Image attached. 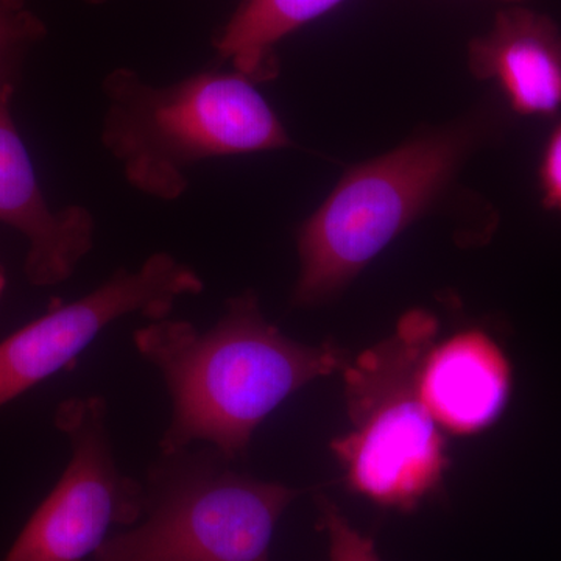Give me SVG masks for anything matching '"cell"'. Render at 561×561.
<instances>
[{
    "instance_id": "obj_1",
    "label": "cell",
    "mask_w": 561,
    "mask_h": 561,
    "mask_svg": "<svg viewBox=\"0 0 561 561\" xmlns=\"http://www.w3.org/2000/svg\"><path fill=\"white\" fill-rule=\"evenodd\" d=\"M133 342L161 373L171 397L161 454L202 442L234 463L247 456L262 421L287 398L348 362L337 343L306 345L284 335L265 319L253 290L225 302L209 330L165 317L139 328Z\"/></svg>"
},
{
    "instance_id": "obj_2",
    "label": "cell",
    "mask_w": 561,
    "mask_h": 561,
    "mask_svg": "<svg viewBox=\"0 0 561 561\" xmlns=\"http://www.w3.org/2000/svg\"><path fill=\"white\" fill-rule=\"evenodd\" d=\"M102 142L136 190L176 201L197 162L283 150L289 133L254 81L238 72L195 73L154 87L121 68L103 81Z\"/></svg>"
},
{
    "instance_id": "obj_3",
    "label": "cell",
    "mask_w": 561,
    "mask_h": 561,
    "mask_svg": "<svg viewBox=\"0 0 561 561\" xmlns=\"http://www.w3.org/2000/svg\"><path fill=\"white\" fill-rule=\"evenodd\" d=\"M438 328L431 312L413 309L342 370L351 431L331 451L348 490L387 511L412 513L437 497L451 463L419 382Z\"/></svg>"
},
{
    "instance_id": "obj_4",
    "label": "cell",
    "mask_w": 561,
    "mask_h": 561,
    "mask_svg": "<svg viewBox=\"0 0 561 561\" xmlns=\"http://www.w3.org/2000/svg\"><path fill=\"white\" fill-rule=\"evenodd\" d=\"M474 133L451 127L353 165L297 236L298 308L337 298L401 232L432 208L470 153Z\"/></svg>"
},
{
    "instance_id": "obj_5",
    "label": "cell",
    "mask_w": 561,
    "mask_h": 561,
    "mask_svg": "<svg viewBox=\"0 0 561 561\" xmlns=\"http://www.w3.org/2000/svg\"><path fill=\"white\" fill-rule=\"evenodd\" d=\"M232 463L213 446L160 454L144 483L142 518L92 561H271L280 516L302 491Z\"/></svg>"
},
{
    "instance_id": "obj_6",
    "label": "cell",
    "mask_w": 561,
    "mask_h": 561,
    "mask_svg": "<svg viewBox=\"0 0 561 561\" xmlns=\"http://www.w3.org/2000/svg\"><path fill=\"white\" fill-rule=\"evenodd\" d=\"M55 426L70 443L68 467L2 561H81L108 540L111 527L142 518L146 490L117 467L106 401L69 398Z\"/></svg>"
},
{
    "instance_id": "obj_7",
    "label": "cell",
    "mask_w": 561,
    "mask_h": 561,
    "mask_svg": "<svg viewBox=\"0 0 561 561\" xmlns=\"http://www.w3.org/2000/svg\"><path fill=\"white\" fill-rule=\"evenodd\" d=\"M205 283L169 253L151 254L138 271L121 268L79 300L60 305L0 341V408L70 367L114 321L169 317Z\"/></svg>"
},
{
    "instance_id": "obj_8",
    "label": "cell",
    "mask_w": 561,
    "mask_h": 561,
    "mask_svg": "<svg viewBox=\"0 0 561 561\" xmlns=\"http://www.w3.org/2000/svg\"><path fill=\"white\" fill-rule=\"evenodd\" d=\"M18 65H0V221L28 242L24 272L36 287L65 283L94 245L95 221L81 206L51 209L22 142L11 99Z\"/></svg>"
},
{
    "instance_id": "obj_9",
    "label": "cell",
    "mask_w": 561,
    "mask_h": 561,
    "mask_svg": "<svg viewBox=\"0 0 561 561\" xmlns=\"http://www.w3.org/2000/svg\"><path fill=\"white\" fill-rule=\"evenodd\" d=\"M419 382L438 427L445 434L471 437L496 424L507 409L513 371L501 346L472 328L431 346Z\"/></svg>"
},
{
    "instance_id": "obj_10",
    "label": "cell",
    "mask_w": 561,
    "mask_h": 561,
    "mask_svg": "<svg viewBox=\"0 0 561 561\" xmlns=\"http://www.w3.org/2000/svg\"><path fill=\"white\" fill-rule=\"evenodd\" d=\"M468 65L476 79L496 81L519 116L561 110V31L546 14L501 10L490 31L471 41Z\"/></svg>"
},
{
    "instance_id": "obj_11",
    "label": "cell",
    "mask_w": 561,
    "mask_h": 561,
    "mask_svg": "<svg viewBox=\"0 0 561 561\" xmlns=\"http://www.w3.org/2000/svg\"><path fill=\"white\" fill-rule=\"evenodd\" d=\"M343 0H242L214 39L220 60L254 83L278 73L275 47L302 25L319 20Z\"/></svg>"
},
{
    "instance_id": "obj_12",
    "label": "cell",
    "mask_w": 561,
    "mask_h": 561,
    "mask_svg": "<svg viewBox=\"0 0 561 561\" xmlns=\"http://www.w3.org/2000/svg\"><path fill=\"white\" fill-rule=\"evenodd\" d=\"M319 526L330 541V561H381L371 538L362 535L330 497H316Z\"/></svg>"
},
{
    "instance_id": "obj_13",
    "label": "cell",
    "mask_w": 561,
    "mask_h": 561,
    "mask_svg": "<svg viewBox=\"0 0 561 561\" xmlns=\"http://www.w3.org/2000/svg\"><path fill=\"white\" fill-rule=\"evenodd\" d=\"M44 32V25L25 7V0H0V65L20 62L24 51Z\"/></svg>"
},
{
    "instance_id": "obj_14",
    "label": "cell",
    "mask_w": 561,
    "mask_h": 561,
    "mask_svg": "<svg viewBox=\"0 0 561 561\" xmlns=\"http://www.w3.org/2000/svg\"><path fill=\"white\" fill-rule=\"evenodd\" d=\"M538 183L542 206L561 213V122L546 140L538 168Z\"/></svg>"
},
{
    "instance_id": "obj_15",
    "label": "cell",
    "mask_w": 561,
    "mask_h": 561,
    "mask_svg": "<svg viewBox=\"0 0 561 561\" xmlns=\"http://www.w3.org/2000/svg\"><path fill=\"white\" fill-rule=\"evenodd\" d=\"M5 287H7L5 271H3L2 265H0V298H2L3 291H5Z\"/></svg>"
},
{
    "instance_id": "obj_16",
    "label": "cell",
    "mask_w": 561,
    "mask_h": 561,
    "mask_svg": "<svg viewBox=\"0 0 561 561\" xmlns=\"http://www.w3.org/2000/svg\"><path fill=\"white\" fill-rule=\"evenodd\" d=\"M88 2H92V3H103V2H106V0H88Z\"/></svg>"
},
{
    "instance_id": "obj_17",
    "label": "cell",
    "mask_w": 561,
    "mask_h": 561,
    "mask_svg": "<svg viewBox=\"0 0 561 561\" xmlns=\"http://www.w3.org/2000/svg\"><path fill=\"white\" fill-rule=\"evenodd\" d=\"M504 2L516 3V2H523V0H504Z\"/></svg>"
}]
</instances>
